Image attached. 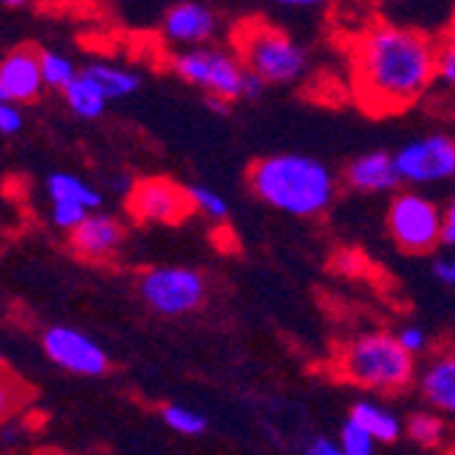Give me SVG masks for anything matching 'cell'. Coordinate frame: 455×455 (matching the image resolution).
<instances>
[{"instance_id":"33","label":"cell","mask_w":455,"mask_h":455,"mask_svg":"<svg viewBox=\"0 0 455 455\" xmlns=\"http://www.w3.org/2000/svg\"><path fill=\"white\" fill-rule=\"evenodd\" d=\"M273 4L283 9H316V6H324L327 0H273Z\"/></svg>"},{"instance_id":"19","label":"cell","mask_w":455,"mask_h":455,"mask_svg":"<svg viewBox=\"0 0 455 455\" xmlns=\"http://www.w3.org/2000/svg\"><path fill=\"white\" fill-rule=\"evenodd\" d=\"M47 194H50V199L79 202V204H85L88 211H99L104 202V196L96 186H91L88 180H82L71 172H52L47 178Z\"/></svg>"},{"instance_id":"7","label":"cell","mask_w":455,"mask_h":455,"mask_svg":"<svg viewBox=\"0 0 455 455\" xmlns=\"http://www.w3.org/2000/svg\"><path fill=\"white\" fill-rule=\"evenodd\" d=\"M140 295L161 316H183L204 303L208 283H204V275L194 267L164 265L142 273Z\"/></svg>"},{"instance_id":"20","label":"cell","mask_w":455,"mask_h":455,"mask_svg":"<svg viewBox=\"0 0 455 455\" xmlns=\"http://www.w3.org/2000/svg\"><path fill=\"white\" fill-rule=\"evenodd\" d=\"M28 398H30V387L17 374H12L6 365H0V426L12 415H17Z\"/></svg>"},{"instance_id":"15","label":"cell","mask_w":455,"mask_h":455,"mask_svg":"<svg viewBox=\"0 0 455 455\" xmlns=\"http://www.w3.org/2000/svg\"><path fill=\"white\" fill-rule=\"evenodd\" d=\"M423 395L428 403H434L442 411L455 415V352L439 355L420 379Z\"/></svg>"},{"instance_id":"25","label":"cell","mask_w":455,"mask_h":455,"mask_svg":"<svg viewBox=\"0 0 455 455\" xmlns=\"http://www.w3.org/2000/svg\"><path fill=\"white\" fill-rule=\"evenodd\" d=\"M341 447L347 450V455H374L377 439L349 418L341 428Z\"/></svg>"},{"instance_id":"35","label":"cell","mask_w":455,"mask_h":455,"mask_svg":"<svg viewBox=\"0 0 455 455\" xmlns=\"http://www.w3.org/2000/svg\"><path fill=\"white\" fill-rule=\"evenodd\" d=\"M0 4L9 6V9H20V6H25V4H28V0H0Z\"/></svg>"},{"instance_id":"1","label":"cell","mask_w":455,"mask_h":455,"mask_svg":"<svg viewBox=\"0 0 455 455\" xmlns=\"http://www.w3.org/2000/svg\"><path fill=\"white\" fill-rule=\"evenodd\" d=\"M439 41L393 22L363 28L349 44V88L365 115H401L436 82Z\"/></svg>"},{"instance_id":"29","label":"cell","mask_w":455,"mask_h":455,"mask_svg":"<svg viewBox=\"0 0 455 455\" xmlns=\"http://www.w3.org/2000/svg\"><path fill=\"white\" fill-rule=\"evenodd\" d=\"M395 339H398V341H401V347H403L406 352H411V355L423 352V349H426V344H428V339H426V333H423L420 327H403Z\"/></svg>"},{"instance_id":"32","label":"cell","mask_w":455,"mask_h":455,"mask_svg":"<svg viewBox=\"0 0 455 455\" xmlns=\"http://www.w3.org/2000/svg\"><path fill=\"white\" fill-rule=\"evenodd\" d=\"M434 275H436L442 283H450V286H452V275H455L452 257H450V259H436V262H434Z\"/></svg>"},{"instance_id":"17","label":"cell","mask_w":455,"mask_h":455,"mask_svg":"<svg viewBox=\"0 0 455 455\" xmlns=\"http://www.w3.org/2000/svg\"><path fill=\"white\" fill-rule=\"evenodd\" d=\"M63 99H66L68 109L76 117H85V120L101 117L104 109H107V104H109V99L104 96V91L96 85V82L85 71H79L71 85L63 88Z\"/></svg>"},{"instance_id":"34","label":"cell","mask_w":455,"mask_h":455,"mask_svg":"<svg viewBox=\"0 0 455 455\" xmlns=\"http://www.w3.org/2000/svg\"><path fill=\"white\" fill-rule=\"evenodd\" d=\"M204 101H208V107H211L213 112H221V115H227V112H229V107H232V101L219 99V96H204Z\"/></svg>"},{"instance_id":"38","label":"cell","mask_w":455,"mask_h":455,"mask_svg":"<svg viewBox=\"0 0 455 455\" xmlns=\"http://www.w3.org/2000/svg\"><path fill=\"white\" fill-rule=\"evenodd\" d=\"M0 99H6V96H4V85H0Z\"/></svg>"},{"instance_id":"3","label":"cell","mask_w":455,"mask_h":455,"mask_svg":"<svg viewBox=\"0 0 455 455\" xmlns=\"http://www.w3.org/2000/svg\"><path fill=\"white\" fill-rule=\"evenodd\" d=\"M232 47L265 85H295L308 74L306 47L267 20H243L232 30Z\"/></svg>"},{"instance_id":"28","label":"cell","mask_w":455,"mask_h":455,"mask_svg":"<svg viewBox=\"0 0 455 455\" xmlns=\"http://www.w3.org/2000/svg\"><path fill=\"white\" fill-rule=\"evenodd\" d=\"M22 126H25V120H22V112L17 109V104L9 99H0V134L14 137L22 132Z\"/></svg>"},{"instance_id":"24","label":"cell","mask_w":455,"mask_h":455,"mask_svg":"<svg viewBox=\"0 0 455 455\" xmlns=\"http://www.w3.org/2000/svg\"><path fill=\"white\" fill-rule=\"evenodd\" d=\"M436 82L455 96V30L439 38V52H436Z\"/></svg>"},{"instance_id":"31","label":"cell","mask_w":455,"mask_h":455,"mask_svg":"<svg viewBox=\"0 0 455 455\" xmlns=\"http://www.w3.org/2000/svg\"><path fill=\"white\" fill-rule=\"evenodd\" d=\"M444 243L455 245V199L444 208Z\"/></svg>"},{"instance_id":"22","label":"cell","mask_w":455,"mask_h":455,"mask_svg":"<svg viewBox=\"0 0 455 455\" xmlns=\"http://www.w3.org/2000/svg\"><path fill=\"white\" fill-rule=\"evenodd\" d=\"M38 58H41V76H44L47 88L63 91L66 85H71V82L76 79V74H79V68L71 63V58H66L60 52L44 50V52H38Z\"/></svg>"},{"instance_id":"14","label":"cell","mask_w":455,"mask_h":455,"mask_svg":"<svg viewBox=\"0 0 455 455\" xmlns=\"http://www.w3.org/2000/svg\"><path fill=\"white\" fill-rule=\"evenodd\" d=\"M0 85H4V96L14 104L36 101L44 88L38 50L22 44L0 58Z\"/></svg>"},{"instance_id":"27","label":"cell","mask_w":455,"mask_h":455,"mask_svg":"<svg viewBox=\"0 0 455 455\" xmlns=\"http://www.w3.org/2000/svg\"><path fill=\"white\" fill-rule=\"evenodd\" d=\"M91 211L85 208V204L79 202H71V199H52V224L58 229H66L71 232L74 227H79L82 221H85Z\"/></svg>"},{"instance_id":"39","label":"cell","mask_w":455,"mask_h":455,"mask_svg":"<svg viewBox=\"0 0 455 455\" xmlns=\"http://www.w3.org/2000/svg\"><path fill=\"white\" fill-rule=\"evenodd\" d=\"M447 455H455V447H452V450H450V452H447Z\"/></svg>"},{"instance_id":"23","label":"cell","mask_w":455,"mask_h":455,"mask_svg":"<svg viewBox=\"0 0 455 455\" xmlns=\"http://www.w3.org/2000/svg\"><path fill=\"white\" fill-rule=\"evenodd\" d=\"M161 418H164V423H167L172 431H178V434H186V436H196V434H202L204 428H208V418H202L199 411H191V409H186V406H164L161 409Z\"/></svg>"},{"instance_id":"30","label":"cell","mask_w":455,"mask_h":455,"mask_svg":"<svg viewBox=\"0 0 455 455\" xmlns=\"http://www.w3.org/2000/svg\"><path fill=\"white\" fill-rule=\"evenodd\" d=\"M306 455H347V450L330 439H316V442H311Z\"/></svg>"},{"instance_id":"8","label":"cell","mask_w":455,"mask_h":455,"mask_svg":"<svg viewBox=\"0 0 455 455\" xmlns=\"http://www.w3.org/2000/svg\"><path fill=\"white\" fill-rule=\"evenodd\" d=\"M126 211L134 221L158 227H178L196 213L188 186L164 175L137 180L126 194Z\"/></svg>"},{"instance_id":"11","label":"cell","mask_w":455,"mask_h":455,"mask_svg":"<svg viewBox=\"0 0 455 455\" xmlns=\"http://www.w3.org/2000/svg\"><path fill=\"white\" fill-rule=\"evenodd\" d=\"M161 33L170 44H178L180 50L204 47L219 38L221 20L211 6L199 4V0H180V4H175L164 14Z\"/></svg>"},{"instance_id":"9","label":"cell","mask_w":455,"mask_h":455,"mask_svg":"<svg viewBox=\"0 0 455 455\" xmlns=\"http://www.w3.org/2000/svg\"><path fill=\"white\" fill-rule=\"evenodd\" d=\"M401 183L409 188H428L455 178V137L426 134L395 150Z\"/></svg>"},{"instance_id":"37","label":"cell","mask_w":455,"mask_h":455,"mask_svg":"<svg viewBox=\"0 0 455 455\" xmlns=\"http://www.w3.org/2000/svg\"><path fill=\"white\" fill-rule=\"evenodd\" d=\"M452 267H455V257H452ZM452 286H455V275H452Z\"/></svg>"},{"instance_id":"5","label":"cell","mask_w":455,"mask_h":455,"mask_svg":"<svg viewBox=\"0 0 455 455\" xmlns=\"http://www.w3.org/2000/svg\"><path fill=\"white\" fill-rule=\"evenodd\" d=\"M339 377L368 390L395 393L415 377V355L406 352L395 336L368 333L339 352Z\"/></svg>"},{"instance_id":"36","label":"cell","mask_w":455,"mask_h":455,"mask_svg":"<svg viewBox=\"0 0 455 455\" xmlns=\"http://www.w3.org/2000/svg\"><path fill=\"white\" fill-rule=\"evenodd\" d=\"M452 30H455V0H452Z\"/></svg>"},{"instance_id":"2","label":"cell","mask_w":455,"mask_h":455,"mask_svg":"<svg viewBox=\"0 0 455 455\" xmlns=\"http://www.w3.org/2000/svg\"><path fill=\"white\" fill-rule=\"evenodd\" d=\"M251 194L267 208L295 216L319 219L339 194V178L324 161L303 153H273L257 158L245 172Z\"/></svg>"},{"instance_id":"4","label":"cell","mask_w":455,"mask_h":455,"mask_svg":"<svg viewBox=\"0 0 455 455\" xmlns=\"http://www.w3.org/2000/svg\"><path fill=\"white\" fill-rule=\"evenodd\" d=\"M170 68L188 85L227 101H254L265 91V79L251 74L237 52L221 47H186L170 58Z\"/></svg>"},{"instance_id":"16","label":"cell","mask_w":455,"mask_h":455,"mask_svg":"<svg viewBox=\"0 0 455 455\" xmlns=\"http://www.w3.org/2000/svg\"><path fill=\"white\" fill-rule=\"evenodd\" d=\"M82 71H85L96 82L109 101L129 99L142 88V76L134 68H123V66H115V63H91Z\"/></svg>"},{"instance_id":"26","label":"cell","mask_w":455,"mask_h":455,"mask_svg":"<svg viewBox=\"0 0 455 455\" xmlns=\"http://www.w3.org/2000/svg\"><path fill=\"white\" fill-rule=\"evenodd\" d=\"M409 434L418 444L423 447H434L444 439V423L434 415H415L409 423Z\"/></svg>"},{"instance_id":"18","label":"cell","mask_w":455,"mask_h":455,"mask_svg":"<svg viewBox=\"0 0 455 455\" xmlns=\"http://www.w3.org/2000/svg\"><path fill=\"white\" fill-rule=\"evenodd\" d=\"M355 423H360L371 436L377 442H395L401 436V420L393 415V411L371 403V401H360L352 406V415Z\"/></svg>"},{"instance_id":"21","label":"cell","mask_w":455,"mask_h":455,"mask_svg":"<svg viewBox=\"0 0 455 455\" xmlns=\"http://www.w3.org/2000/svg\"><path fill=\"white\" fill-rule=\"evenodd\" d=\"M188 194H191V202H194V211L202 213L204 219H211L216 224H221V221L229 219V202L216 188L194 183V186H188Z\"/></svg>"},{"instance_id":"13","label":"cell","mask_w":455,"mask_h":455,"mask_svg":"<svg viewBox=\"0 0 455 455\" xmlns=\"http://www.w3.org/2000/svg\"><path fill=\"white\" fill-rule=\"evenodd\" d=\"M341 178L347 188L357 194H395L403 186L395 167V153L387 150H371L352 158Z\"/></svg>"},{"instance_id":"12","label":"cell","mask_w":455,"mask_h":455,"mask_svg":"<svg viewBox=\"0 0 455 455\" xmlns=\"http://www.w3.org/2000/svg\"><path fill=\"white\" fill-rule=\"evenodd\" d=\"M123 240H126L123 224L101 211H91L85 221L68 232L71 251L85 262H109L120 251Z\"/></svg>"},{"instance_id":"6","label":"cell","mask_w":455,"mask_h":455,"mask_svg":"<svg viewBox=\"0 0 455 455\" xmlns=\"http://www.w3.org/2000/svg\"><path fill=\"white\" fill-rule=\"evenodd\" d=\"M387 232L406 254H428L444 243V211L420 188H398L387 204Z\"/></svg>"},{"instance_id":"10","label":"cell","mask_w":455,"mask_h":455,"mask_svg":"<svg viewBox=\"0 0 455 455\" xmlns=\"http://www.w3.org/2000/svg\"><path fill=\"white\" fill-rule=\"evenodd\" d=\"M41 347H44L47 357L55 365L79 377H101L109 368L107 352L91 336L79 333L76 327H66V324L50 327L47 333L41 336Z\"/></svg>"}]
</instances>
